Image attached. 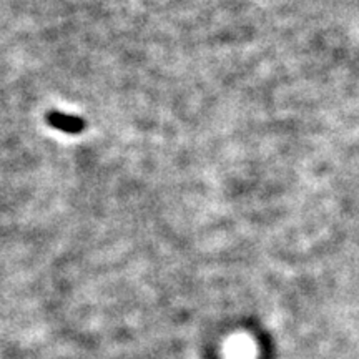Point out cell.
Wrapping results in <instances>:
<instances>
[{"mask_svg": "<svg viewBox=\"0 0 359 359\" xmlns=\"http://www.w3.org/2000/svg\"><path fill=\"white\" fill-rule=\"evenodd\" d=\"M47 123L50 127L60 130V132L75 135L80 133L85 128V122L83 118L75 115H67V114H60V111H50L47 115Z\"/></svg>", "mask_w": 359, "mask_h": 359, "instance_id": "obj_1", "label": "cell"}]
</instances>
